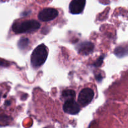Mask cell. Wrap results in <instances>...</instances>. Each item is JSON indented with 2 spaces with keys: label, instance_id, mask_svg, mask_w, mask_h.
Listing matches in <instances>:
<instances>
[{
  "label": "cell",
  "instance_id": "obj_5",
  "mask_svg": "<svg viewBox=\"0 0 128 128\" xmlns=\"http://www.w3.org/2000/svg\"><path fill=\"white\" fill-rule=\"evenodd\" d=\"M62 109L66 113L71 115L77 114L80 111V105L74 100L65 101Z\"/></svg>",
  "mask_w": 128,
  "mask_h": 128
},
{
  "label": "cell",
  "instance_id": "obj_4",
  "mask_svg": "<svg viewBox=\"0 0 128 128\" xmlns=\"http://www.w3.org/2000/svg\"><path fill=\"white\" fill-rule=\"evenodd\" d=\"M58 14V11L56 9L46 8L40 11L38 18L41 21H49L56 18Z\"/></svg>",
  "mask_w": 128,
  "mask_h": 128
},
{
  "label": "cell",
  "instance_id": "obj_3",
  "mask_svg": "<svg viewBox=\"0 0 128 128\" xmlns=\"http://www.w3.org/2000/svg\"><path fill=\"white\" fill-rule=\"evenodd\" d=\"M94 96V92L92 89L90 88H84L80 91L78 95V101L82 106H86L88 105L93 100Z\"/></svg>",
  "mask_w": 128,
  "mask_h": 128
},
{
  "label": "cell",
  "instance_id": "obj_1",
  "mask_svg": "<svg viewBox=\"0 0 128 128\" xmlns=\"http://www.w3.org/2000/svg\"><path fill=\"white\" fill-rule=\"evenodd\" d=\"M48 55V50L44 44L38 46L32 51L31 56V64L34 68L42 66Z\"/></svg>",
  "mask_w": 128,
  "mask_h": 128
},
{
  "label": "cell",
  "instance_id": "obj_9",
  "mask_svg": "<svg viewBox=\"0 0 128 128\" xmlns=\"http://www.w3.org/2000/svg\"><path fill=\"white\" fill-rule=\"evenodd\" d=\"M29 40L28 38H22L20 40V41H18V45L19 48L21 49V50H23L24 49L26 46H28L29 44Z\"/></svg>",
  "mask_w": 128,
  "mask_h": 128
},
{
  "label": "cell",
  "instance_id": "obj_12",
  "mask_svg": "<svg viewBox=\"0 0 128 128\" xmlns=\"http://www.w3.org/2000/svg\"></svg>",
  "mask_w": 128,
  "mask_h": 128
},
{
  "label": "cell",
  "instance_id": "obj_2",
  "mask_svg": "<svg viewBox=\"0 0 128 128\" xmlns=\"http://www.w3.org/2000/svg\"><path fill=\"white\" fill-rule=\"evenodd\" d=\"M40 26V23L36 20H26L20 22H14L12 29L16 33L31 32L38 30Z\"/></svg>",
  "mask_w": 128,
  "mask_h": 128
},
{
  "label": "cell",
  "instance_id": "obj_11",
  "mask_svg": "<svg viewBox=\"0 0 128 128\" xmlns=\"http://www.w3.org/2000/svg\"><path fill=\"white\" fill-rule=\"evenodd\" d=\"M102 60H103V56H102V57H100V58L98 60V61L95 62L94 66H101V64H102Z\"/></svg>",
  "mask_w": 128,
  "mask_h": 128
},
{
  "label": "cell",
  "instance_id": "obj_6",
  "mask_svg": "<svg viewBox=\"0 0 128 128\" xmlns=\"http://www.w3.org/2000/svg\"><path fill=\"white\" fill-rule=\"evenodd\" d=\"M86 1L85 0H72L69 5V10L71 14H78L82 12Z\"/></svg>",
  "mask_w": 128,
  "mask_h": 128
},
{
  "label": "cell",
  "instance_id": "obj_10",
  "mask_svg": "<svg viewBox=\"0 0 128 128\" xmlns=\"http://www.w3.org/2000/svg\"><path fill=\"white\" fill-rule=\"evenodd\" d=\"M128 50H126V48L122 47H118L115 50L114 53L116 54V56H118V57H122V56H124L125 54H126V51Z\"/></svg>",
  "mask_w": 128,
  "mask_h": 128
},
{
  "label": "cell",
  "instance_id": "obj_7",
  "mask_svg": "<svg viewBox=\"0 0 128 128\" xmlns=\"http://www.w3.org/2000/svg\"><path fill=\"white\" fill-rule=\"evenodd\" d=\"M79 53H81L84 55H88L90 52H92L94 48V44L89 41H84L79 44L78 46L76 47Z\"/></svg>",
  "mask_w": 128,
  "mask_h": 128
},
{
  "label": "cell",
  "instance_id": "obj_8",
  "mask_svg": "<svg viewBox=\"0 0 128 128\" xmlns=\"http://www.w3.org/2000/svg\"><path fill=\"white\" fill-rule=\"evenodd\" d=\"M62 98L65 101H70V100H74L76 96V92L72 90H64L62 92Z\"/></svg>",
  "mask_w": 128,
  "mask_h": 128
}]
</instances>
